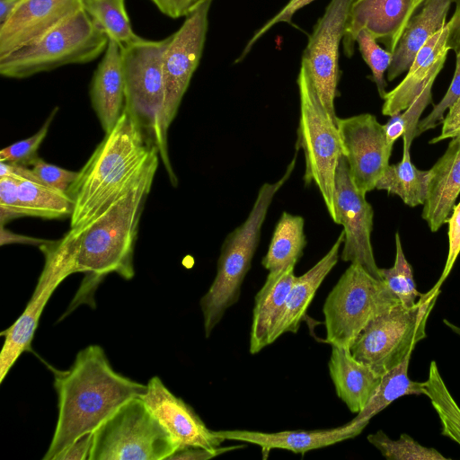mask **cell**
<instances>
[{
	"label": "cell",
	"mask_w": 460,
	"mask_h": 460,
	"mask_svg": "<svg viewBox=\"0 0 460 460\" xmlns=\"http://www.w3.org/2000/svg\"><path fill=\"white\" fill-rule=\"evenodd\" d=\"M157 157L160 156L156 146L124 107L114 128L105 134L66 191L74 201L70 226L101 214Z\"/></svg>",
	"instance_id": "3957f363"
},
{
	"label": "cell",
	"mask_w": 460,
	"mask_h": 460,
	"mask_svg": "<svg viewBox=\"0 0 460 460\" xmlns=\"http://www.w3.org/2000/svg\"><path fill=\"white\" fill-rule=\"evenodd\" d=\"M58 416L43 460H56L83 435L93 432L126 402L141 397L146 385L116 372L104 350L90 345L69 369L54 370Z\"/></svg>",
	"instance_id": "7a4b0ae2"
},
{
	"label": "cell",
	"mask_w": 460,
	"mask_h": 460,
	"mask_svg": "<svg viewBox=\"0 0 460 460\" xmlns=\"http://www.w3.org/2000/svg\"><path fill=\"white\" fill-rule=\"evenodd\" d=\"M460 136V128H458L456 130H455L454 132H452L449 136V138H453V137H458Z\"/></svg>",
	"instance_id": "f5cc1de1"
},
{
	"label": "cell",
	"mask_w": 460,
	"mask_h": 460,
	"mask_svg": "<svg viewBox=\"0 0 460 460\" xmlns=\"http://www.w3.org/2000/svg\"><path fill=\"white\" fill-rule=\"evenodd\" d=\"M410 359L411 355L382 376L375 395L352 420L367 425L374 416L396 399L405 395H425V382L413 381L408 376Z\"/></svg>",
	"instance_id": "f546056e"
},
{
	"label": "cell",
	"mask_w": 460,
	"mask_h": 460,
	"mask_svg": "<svg viewBox=\"0 0 460 460\" xmlns=\"http://www.w3.org/2000/svg\"><path fill=\"white\" fill-rule=\"evenodd\" d=\"M334 208L337 224L343 226L344 232L341 259L361 265L373 277L382 280L371 244L374 210L367 201L366 194L354 184L344 155L340 159L336 172Z\"/></svg>",
	"instance_id": "4fadbf2b"
},
{
	"label": "cell",
	"mask_w": 460,
	"mask_h": 460,
	"mask_svg": "<svg viewBox=\"0 0 460 460\" xmlns=\"http://www.w3.org/2000/svg\"><path fill=\"white\" fill-rule=\"evenodd\" d=\"M159 159L155 158L136 182L97 217L71 227L60 239L48 240L39 246L42 254L66 263L72 274H85L63 317L80 305L94 306V292L106 275L116 273L127 280L134 277L139 221Z\"/></svg>",
	"instance_id": "6da1fadb"
},
{
	"label": "cell",
	"mask_w": 460,
	"mask_h": 460,
	"mask_svg": "<svg viewBox=\"0 0 460 460\" xmlns=\"http://www.w3.org/2000/svg\"><path fill=\"white\" fill-rule=\"evenodd\" d=\"M433 83L429 84L404 111L391 116L385 124L386 140L394 146L395 141L402 137L410 144L416 137L417 126L426 107L432 100Z\"/></svg>",
	"instance_id": "e575fe53"
},
{
	"label": "cell",
	"mask_w": 460,
	"mask_h": 460,
	"mask_svg": "<svg viewBox=\"0 0 460 460\" xmlns=\"http://www.w3.org/2000/svg\"><path fill=\"white\" fill-rule=\"evenodd\" d=\"M0 177L22 178L40 182L30 167L4 161H0Z\"/></svg>",
	"instance_id": "7dc6e473"
},
{
	"label": "cell",
	"mask_w": 460,
	"mask_h": 460,
	"mask_svg": "<svg viewBox=\"0 0 460 460\" xmlns=\"http://www.w3.org/2000/svg\"><path fill=\"white\" fill-rule=\"evenodd\" d=\"M23 216L56 219L71 217L73 199L66 192L40 182L14 178Z\"/></svg>",
	"instance_id": "f1b7e54d"
},
{
	"label": "cell",
	"mask_w": 460,
	"mask_h": 460,
	"mask_svg": "<svg viewBox=\"0 0 460 460\" xmlns=\"http://www.w3.org/2000/svg\"><path fill=\"white\" fill-rule=\"evenodd\" d=\"M170 37L161 40L138 41L121 48L125 84V105L156 146L171 183L177 186L168 153L167 131L164 126L165 87L164 55Z\"/></svg>",
	"instance_id": "5b68a950"
},
{
	"label": "cell",
	"mask_w": 460,
	"mask_h": 460,
	"mask_svg": "<svg viewBox=\"0 0 460 460\" xmlns=\"http://www.w3.org/2000/svg\"><path fill=\"white\" fill-rule=\"evenodd\" d=\"M355 0H331L317 21L302 63L330 115L337 120L334 102L340 79L339 47L343 39L349 11Z\"/></svg>",
	"instance_id": "8fae6325"
},
{
	"label": "cell",
	"mask_w": 460,
	"mask_h": 460,
	"mask_svg": "<svg viewBox=\"0 0 460 460\" xmlns=\"http://www.w3.org/2000/svg\"><path fill=\"white\" fill-rule=\"evenodd\" d=\"M456 2V10L448 21L450 25L448 44L451 50L456 53L460 50V0H454Z\"/></svg>",
	"instance_id": "c3c4849f"
},
{
	"label": "cell",
	"mask_w": 460,
	"mask_h": 460,
	"mask_svg": "<svg viewBox=\"0 0 460 460\" xmlns=\"http://www.w3.org/2000/svg\"><path fill=\"white\" fill-rule=\"evenodd\" d=\"M92 106L105 134L119 119L125 105V84L119 46L109 40L90 88Z\"/></svg>",
	"instance_id": "603a6c76"
},
{
	"label": "cell",
	"mask_w": 460,
	"mask_h": 460,
	"mask_svg": "<svg viewBox=\"0 0 460 460\" xmlns=\"http://www.w3.org/2000/svg\"><path fill=\"white\" fill-rule=\"evenodd\" d=\"M22 0H0V27L13 14Z\"/></svg>",
	"instance_id": "f907efd6"
},
{
	"label": "cell",
	"mask_w": 460,
	"mask_h": 460,
	"mask_svg": "<svg viewBox=\"0 0 460 460\" xmlns=\"http://www.w3.org/2000/svg\"><path fill=\"white\" fill-rule=\"evenodd\" d=\"M178 448L144 400L136 397L93 431L88 460H167Z\"/></svg>",
	"instance_id": "9c48e42d"
},
{
	"label": "cell",
	"mask_w": 460,
	"mask_h": 460,
	"mask_svg": "<svg viewBox=\"0 0 460 460\" xmlns=\"http://www.w3.org/2000/svg\"><path fill=\"white\" fill-rule=\"evenodd\" d=\"M426 0H355L342 39L344 53L354 52L357 34L367 31L394 53L409 21Z\"/></svg>",
	"instance_id": "9a60e30c"
},
{
	"label": "cell",
	"mask_w": 460,
	"mask_h": 460,
	"mask_svg": "<svg viewBox=\"0 0 460 460\" xmlns=\"http://www.w3.org/2000/svg\"><path fill=\"white\" fill-rule=\"evenodd\" d=\"M450 25L447 24L420 49L404 78L384 96L382 113L393 116L408 108L444 66L447 53Z\"/></svg>",
	"instance_id": "d6986e66"
},
{
	"label": "cell",
	"mask_w": 460,
	"mask_h": 460,
	"mask_svg": "<svg viewBox=\"0 0 460 460\" xmlns=\"http://www.w3.org/2000/svg\"><path fill=\"white\" fill-rule=\"evenodd\" d=\"M21 217L24 216L18 198L17 181L12 177H0L1 226Z\"/></svg>",
	"instance_id": "ab89813d"
},
{
	"label": "cell",
	"mask_w": 460,
	"mask_h": 460,
	"mask_svg": "<svg viewBox=\"0 0 460 460\" xmlns=\"http://www.w3.org/2000/svg\"><path fill=\"white\" fill-rule=\"evenodd\" d=\"M447 223L448 224V254L442 274L433 287L434 289H440L441 284L449 275L460 253V201L454 207Z\"/></svg>",
	"instance_id": "60d3db41"
},
{
	"label": "cell",
	"mask_w": 460,
	"mask_h": 460,
	"mask_svg": "<svg viewBox=\"0 0 460 460\" xmlns=\"http://www.w3.org/2000/svg\"><path fill=\"white\" fill-rule=\"evenodd\" d=\"M395 237V260L393 267L380 269L382 280L397 296L400 303L406 306L415 305L423 295L416 288L411 264L405 258L401 237L397 232Z\"/></svg>",
	"instance_id": "d6a6232c"
},
{
	"label": "cell",
	"mask_w": 460,
	"mask_h": 460,
	"mask_svg": "<svg viewBox=\"0 0 460 460\" xmlns=\"http://www.w3.org/2000/svg\"><path fill=\"white\" fill-rule=\"evenodd\" d=\"M297 85L300 117L296 148L301 149L305 155L304 181L305 185L313 183L316 186L327 212L337 224L334 208L335 178L340 159L343 155L337 120L323 106L303 66L300 67Z\"/></svg>",
	"instance_id": "52a82bcc"
},
{
	"label": "cell",
	"mask_w": 460,
	"mask_h": 460,
	"mask_svg": "<svg viewBox=\"0 0 460 460\" xmlns=\"http://www.w3.org/2000/svg\"><path fill=\"white\" fill-rule=\"evenodd\" d=\"M72 275L62 261L44 256V266L34 291L26 307L17 320L0 334L4 336L0 353V383L7 376L19 357L31 350V344L41 314L56 290L65 279Z\"/></svg>",
	"instance_id": "2e32d148"
},
{
	"label": "cell",
	"mask_w": 460,
	"mask_h": 460,
	"mask_svg": "<svg viewBox=\"0 0 460 460\" xmlns=\"http://www.w3.org/2000/svg\"><path fill=\"white\" fill-rule=\"evenodd\" d=\"M84 0H22L0 27V58L30 44L83 9Z\"/></svg>",
	"instance_id": "ac0fdd59"
},
{
	"label": "cell",
	"mask_w": 460,
	"mask_h": 460,
	"mask_svg": "<svg viewBox=\"0 0 460 460\" xmlns=\"http://www.w3.org/2000/svg\"><path fill=\"white\" fill-rule=\"evenodd\" d=\"M58 107L48 117L41 128L31 137L15 142L0 151V161L20 164L30 167L31 162L38 157L37 151L47 136Z\"/></svg>",
	"instance_id": "8d00e7d4"
},
{
	"label": "cell",
	"mask_w": 460,
	"mask_h": 460,
	"mask_svg": "<svg viewBox=\"0 0 460 460\" xmlns=\"http://www.w3.org/2000/svg\"><path fill=\"white\" fill-rule=\"evenodd\" d=\"M443 322L446 324V326H447L452 332H454L455 333H456L457 335L460 336V327L459 326L452 323L451 322H449L447 319H444Z\"/></svg>",
	"instance_id": "816d5d0a"
},
{
	"label": "cell",
	"mask_w": 460,
	"mask_h": 460,
	"mask_svg": "<svg viewBox=\"0 0 460 460\" xmlns=\"http://www.w3.org/2000/svg\"><path fill=\"white\" fill-rule=\"evenodd\" d=\"M164 14L176 19L187 16L206 0H151Z\"/></svg>",
	"instance_id": "ee69618b"
},
{
	"label": "cell",
	"mask_w": 460,
	"mask_h": 460,
	"mask_svg": "<svg viewBox=\"0 0 460 460\" xmlns=\"http://www.w3.org/2000/svg\"><path fill=\"white\" fill-rule=\"evenodd\" d=\"M48 240H43L40 238H35L27 235H22L18 234H14L8 229L4 228V226H1V238L0 243L1 245L9 244V243H27V244H34L40 245L46 243Z\"/></svg>",
	"instance_id": "681fc988"
},
{
	"label": "cell",
	"mask_w": 460,
	"mask_h": 460,
	"mask_svg": "<svg viewBox=\"0 0 460 460\" xmlns=\"http://www.w3.org/2000/svg\"><path fill=\"white\" fill-rule=\"evenodd\" d=\"M451 139L444 155L430 168L421 217L432 232L447 222L460 194V136Z\"/></svg>",
	"instance_id": "44dd1931"
},
{
	"label": "cell",
	"mask_w": 460,
	"mask_h": 460,
	"mask_svg": "<svg viewBox=\"0 0 460 460\" xmlns=\"http://www.w3.org/2000/svg\"><path fill=\"white\" fill-rule=\"evenodd\" d=\"M456 55V70L451 84L442 100L425 118L419 121L416 137L441 123L446 111L460 97V50Z\"/></svg>",
	"instance_id": "74e56055"
},
{
	"label": "cell",
	"mask_w": 460,
	"mask_h": 460,
	"mask_svg": "<svg viewBox=\"0 0 460 460\" xmlns=\"http://www.w3.org/2000/svg\"><path fill=\"white\" fill-rule=\"evenodd\" d=\"M402 158L398 164H389L376 189L397 195L407 206L423 205L428 195L430 169L420 170L411 162V146L403 139Z\"/></svg>",
	"instance_id": "4316f807"
},
{
	"label": "cell",
	"mask_w": 460,
	"mask_h": 460,
	"mask_svg": "<svg viewBox=\"0 0 460 460\" xmlns=\"http://www.w3.org/2000/svg\"><path fill=\"white\" fill-rule=\"evenodd\" d=\"M305 245V219L284 211L275 226L261 264L269 272L296 265Z\"/></svg>",
	"instance_id": "83f0119b"
},
{
	"label": "cell",
	"mask_w": 460,
	"mask_h": 460,
	"mask_svg": "<svg viewBox=\"0 0 460 460\" xmlns=\"http://www.w3.org/2000/svg\"><path fill=\"white\" fill-rule=\"evenodd\" d=\"M211 2L206 0L201 3L170 36L163 62L165 87L164 126L167 132L201 58Z\"/></svg>",
	"instance_id": "7c38bea8"
},
{
	"label": "cell",
	"mask_w": 460,
	"mask_h": 460,
	"mask_svg": "<svg viewBox=\"0 0 460 460\" xmlns=\"http://www.w3.org/2000/svg\"><path fill=\"white\" fill-rule=\"evenodd\" d=\"M338 397L352 413H359L375 395L382 376L357 360L349 349L332 346L328 363Z\"/></svg>",
	"instance_id": "cb8c5ba5"
},
{
	"label": "cell",
	"mask_w": 460,
	"mask_h": 460,
	"mask_svg": "<svg viewBox=\"0 0 460 460\" xmlns=\"http://www.w3.org/2000/svg\"><path fill=\"white\" fill-rule=\"evenodd\" d=\"M337 126L351 179L367 194L376 189L389 165L393 146L386 140L385 126L369 113L338 118Z\"/></svg>",
	"instance_id": "5bb4252c"
},
{
	"label": "cell",
	"mask_w": 460,
	"mask_h": 460,
	"mask_svg": "<svg viewBox=\"0 0 460 460\" xmlns=\"http://www.w3.org/2000/svg\"><path fill=\"white\" fill-rule=\"evenodd\" d=\"M359 51L363 59L372 72V80L375 82L381 98L386 93V82L385 74L387 72L393 59V53L383 49L377 40L366 30H361L356 37Z\"/></svg>",
	"instance_id": "d590c367"
},
{
	"label": "cell",
	"mask_w": 460,
	"mask_h": 460,
	"mask_svg": "<svg viewBox=\"0 0 460 460\" xmlns=\"http://www.w3.org/2000/svg\"><path fill=\"white\" fill-rule=\"evenodd\" d=\"M83 9L120 49L142 39L132 29L125 0H84Z\"/></svg>",
	"instance_id": "4dcf8cb0"
},
{
	"label": "cell",
	"mask_w": 460,
	"mask_h": 460,
	"mask_svg": "<svg viewBox=\"0 0 460 460\" xmlns=\"http://www.w3.org/2000/svg\"><path fill=\"white\" fill-rule=\"evenodd\" d=\"M454 0H426L409 21L386 72L393 81L407 72L415 55L426 41L447 24V16Z\"/></svg>",
	"instance_id": "d4e9b609"
},
{
	"label": "cell",
	"mask_w": 460,
	"mask_h": 460,
	"mask_svg": "<svg viewBox=\"0 0 460 460\" xmlns=\"http://www.w3.org/2000/svg\"><path fill=\"white\" fill-rule=\"evenodd\" d=\"M109 39L84 9L37 40L0 58V74L21 79L71 64L94 60Z\"/></svg>",
	"instance_id": "8992f818"
},
{
	"label": "cell",
	"mask_w": 460,
	"mask_h": 460,
	"mask_svg": "<svg viewBox=\"0 0 460 460\" xmlns=\"http://www.w3.org/2000/svg\"><path fill=\"white\" fill-rule=\"evenodd\" d=\"M141 398L177 442L178 449L214 448L225 441L206 426L188 403L171 393L160 377L148 381Z\"/></svg>",
	"instance_id": "e0dca14e"
},
{
	"label": "cell",
	"mask_w": 460,
	"mask_h": 460,
	"mask_svg": "<svg viewBox=\"0 0 460 460\" xmlns=\"http://www.w3.org/2000/svg\"><path fill=\"white\" fill-rule=\"evenodd\" d=\"M296 161V155L279 180L261 185L247 218L226 237L221 247L216 277L199 303L207 338L219 323L226 311L238 301L241 287L251 268L270 206L276 193L291 176Z\"/></svg>",
	"instance_id": "277c9868"
},
{
	"label": "cell",
	"mask_w": 460,
	"mask_h": 460,
	"mask_svg": "<svg viewBox=\"0 0 460 460\" xmlns=\"http://www.w3.org/2000/svg\"><path fill=\"white\" fill-rule=\"evenodd\" d=\"M343 242L342 230L328 252L305 273L296 277L281 314L270 332V344L284 333H296L298 331L317 289L337 264Z\"/></svg>",
	"instance_id": "7402d4cb"
},
{
	"label": "cell",
	"mask_w": 460,
	"mask_h": 460,
	"mask_svg": "<svg viewBox=\"0 0 460 460\" xmlns=\"http://www.w3.org/2000/svg\"><path fill=\"white\" fill-rule=\"evenodd\" d=\"M93 433H86L77 438L56 460H88L93 443Z\"/></svg>",
	"instance_id": "f6af8a7d"
},
{
	"label": "cell",
	"mask_w": 460,
	"mask_h": 460,
	"mask_svg": "<svg viewBox=\"0 0 460 460\" xmlns=\"http://www.w3.org/2000/svg\"><path fill=\"white\" fill-rule=\"evenodd\" d=\"M399 304L383 280L373 277L361 265L350 263L325 299L324 341L349 349L373 319Z\"/></svg>",
	"instance_id": "ba28073f"
},
{
	"label": "cell",
	"mask_w": 460,
	"mask_h": 460,
	"mask_svg": "<svg viewBox=\"0 0 460 460\" xmlns=\"http://www.w3.org/2000/svg\"><path fill=\"white\" fill-rule=\"evenodd\" d=\"M366 427L367 424L351 420L341 427L331 429L284 430L270 433L243 429L215 431L225 440H237L257 445L261 447L263 455H268L274 448L289 450L295 454H305L313 449L353 438Z\"/></svg>",
	"instance_id": "ffe728a7"
},
{
	"label": "cell",
	"mask_w": 460,
	"mask_h": 460,
	"mask_svg": "<svg viewBox=\"0 0 460 460\" xmlns=\"http://www.w3.org/2000/svg\"><path fill=\"white\" fill-rule=\"evenodd\" d=\"M458 128H460V97L448 108L442 121L441 133L432 138L429 143L435 144L449 138L450 134Z\"/></svg>",
	"instance_id": "bcb514c9"
},
{
	"label": "cell",
	"mask_w": 460,
	"mask_h": 460,
	"mask_svg": "<svg viewBox=\"0 0 460 460\" xmlns=\"http://www.w3.org/2000/svg\"><path fill=\"white\" fill-rule=\"evenodd\" d=\"M295 265L269 272L264 285L254 297L250 332V352L256 354L270 345V332L279 317L296 279Z\"/></svg>",
	"instance_id": "484cf974"
},
{
	"label": "cell",
	"mask_w": 460,
	"mask_h": 460,
	"mask_svg": "<svg viewBox=\"0 0 460 460\" xmlns=\"http://www.w3.org/2000/svg\"><path fill=\"white\" fill-rule=\"evenodd\" d=\"M439 293L432 288L415 305L399 304L373 319L352 343L351 355L381 376L396 367L426 338L427 320Z\"/></svg>",
	"instance_id": "30bf717a"
},
{
	"label": "cell",
	"mask_w": 460,
	"mask_h": 460,
	"mask_svg": "<svg viewBox=\"0 0 460 460\" xmlns=\"http://www.w3.org/2000/svg\"><path fill=\"white\" fill-rule=\"evenodd\" d=\"M367 440L388 460H447L449 459L432 447L420 445L407 434L393 440L383 430L367 436Z\"/></svg>",
	"instance_id": "836d02e7"
},
{
	"label": "cell",
	"mask_w": 460,
	"mask_h": 460,
	"mask_svg": "<svg viewBox=\"0 0 460 460\" xmlns=\"http://www.w3.org/2000/svg\"><path fill=\"white\" fill-rule=\"evenodd\" d=\"M30 168L41 183L66 192L77 177L78 172L69 171L59 166L48 164L39 156L36 157Z\"/></svg>",
	"instance_id": "f35d334b"
},
{
	"label": "cell",
	"mask_w": 460,
	"mask_h": 460,
	"mask_svg": "<svg viewBox=\"0 0 460 460\" xmlns=\"http://www.w3.org/2000/svg\"><path fill=\"white\" fill-rule=\"evenodd\" d=\"M425 395L439 417L441 434L460 446V407L447 389L434 360L429 364V376L425 381Z\"/></svg>",
	"instance_id": "1f68e13d"
},
{
	"label": "cell",
	"mask_w": 460,
	"mask_h": 460,
	"mask_svg": "<svg viewBox=\"0 0 460 460\" xmlns=\"http://www.w3.org/2000/svg\"><path fill=\"white\" fill-rule=\"evenodd\" d=\"M243 445L217 447L214 448L205 447H184L176 450L167 460H207L222 455L226 452L243 448Z\"/></svg>",
	"instance_id": "7bdbcfd3"
},
{
	"label": "cell",
	"mask_w": 460,
	"mask_h": 460,
	"mask_svg": "<svg viewBox=\"0 0 460 460\" xmlns=\"http://www.w3.org/2000/svg\"><path fill=\"white\" fill-rule=\"evenodd\" d=\"M313 1L314 0H289L288 3L276 15L269 20L261 29L258 30L257 32L254 33L252 39L248 41L243 54L238 60L243 58L244 56L250 51L252 45L273 25L282 22H290L293 15L298 10L312 3Z\"/></svg>",
	"instance_id": "b9f144b4"
}]
</instances>
